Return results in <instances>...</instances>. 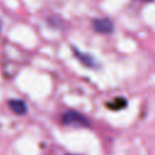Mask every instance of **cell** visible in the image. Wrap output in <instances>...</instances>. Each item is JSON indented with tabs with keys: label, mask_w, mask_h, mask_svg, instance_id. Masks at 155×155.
<instances>
[{
	"label": "cell",
	"mask_w": 155,
	"mask_h": 155,
	"mask_svg": "<svg viewBox=\"0 0 155 155\" xmlns=\"http://www.w3.org/2000/svg\"><path fill=\"white\" fill-rule=\"evenodd\" d=\"M62 122L67 126H75V127H88L90 126V120L85 115L75 110L65 111L62 115Z\"/></svg>",
	"instance_id": "obj_1"
},
{
	"label": "cell",
	"mask_w": 155,
	"mask_h": 155,
	"mask_svg": "<svg viewBox=\"0 0 155 155\" xmlns=\"http://www.w3.org/2000/svg\"><path fill=\"white\" fill-rule=\"evenodd\" d=\"M92 27L97 33L101 34H110L114 30V24L108 18H97L92 22Z\"/></svg>",
	"instance_id": "obj_2"
},
{
	"label": "cell",
	"mask_w": 155,
	"mask_h": 155,
	"mask_svg": "<svg viewBox=\"0 0 155 155\" xmlns=\"http://www.w3.org/2000/svg\"><path fill=\"white\" fill-rule=\"evenodd\" d=\"M8 107L17 115H23V114L27 113V105L21 99H12V101H10L8 102Z\"/></svg>",
	"instance_id": "obj_3"
},
{
	"label": "cell",
	"mask_w": 155,
	"mask_h": 155,
	"mask_svg": "<svg viewBox=\"0 0 155 155\" xmlns=\"http://www.w3.org/2000/svg\"><path fill=\"white\" fill-rule=\"evenodd\" d=\"M74 53H75V56L78 57V59H79L84 65L90 67V68H93V67H96V65H97V64H96V62H94V59H93V57H91L90 54L82 53V52L78 51L75 47H74Z\"/></svg>",
	"instance_id": "obj_4"
},
{
	"label": "cell",
	"mask_w": 155,
	"mask_h": 155,
	"mask_svg": "<svg viewBox=\"0 0 155 155\" xmlns=\"http://www.w3.org/2000/svg\"><path fill=\"white\" fill-rule=\"evenodd\" d=\"M126 104H127L126 99H124V98H121V97H117V98H115V99L109 104V108H110V109H121V108H125Z\"/></svg>",
	"instance_id": "obj_5"
},
{
	"label": "cell",
	"mask_w": 155,
	"mask_h": 155,
	"mask_svg": "<svg viewBox=\"0 0 155 155\" xmlns=\"http://www.w3.org/2000/svg\"><path fill=\"white\" fill-rule=\"evenodd\" d=\"M1 28H2V23H1V21H0V31H1Z\"/></svg>",
	"instance_id": "obj_6"
},
{
	"label": "cell",
	"mask_w": 155,
	"mask_h": 155,
	"mask_svg": "<svg viewBox=\"0 0 155 155\" xmlns=\"http://www.w3.org/2000/svg\"><path fill=\"white\" fill-rule=\"evenodd\" d=\"M67 155H75V154H67Z\"/></svg>",
	"instance_id": "obj_7"
},
{
	"label": "cell",
	"mask_w": 155,
	"mask_h": 155,
	"mask_svg": "<svg viewBox=\"0 0 155 155\" xmlns=\"http://www.w3.org/2000/svg\"><path fill=\"white\" fill-rule=\"evenodd\" d=\"M143 1H150V0H143Z\"/></svg>",
	"instance_id": "obj_8"
}]
</instances>
